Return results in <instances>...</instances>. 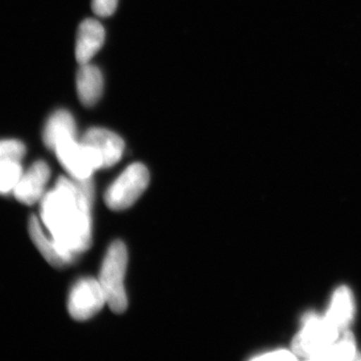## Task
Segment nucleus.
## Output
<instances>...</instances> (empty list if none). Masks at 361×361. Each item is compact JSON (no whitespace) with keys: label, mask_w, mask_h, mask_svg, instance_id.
Listing matches in <instances>:
<instances>
[{"label":"nucleus","mask_w":361,"mask_h":361,"mask_svg":"<svg viewBox=\"0 0 361 361\" xmlns=\"http://www.w3.org/2000/svg\"><path fill=\"white\" fill-rule=\"evenodd\" d=\"M94 188L90 179L61 177L42 200V224L61 250L71 258L87 251L92 244V204Z\"/></svg>","instance_id":"1"},{"label":"nucleus","mask_w":361,"mask_h":361,"mask_svg":"<svg viewBox=\"0 0 361 361\" xmlns=\"http://www.w3.org/2000/svg\"><path fill=\"white\" fill-rule=\"evenodd\" d=\"M127 248L122 241H116L109 248L99 272V281L106 299V305L115 313L127 310L125 281L127 270Z\"/></svg>","instance_id":"2"},{"label":"nucleus","mask_w":361,"mask_h":361,"mask_svg":"<svg viewBox=\"0 0 361 361\" xmlns=\"http://www.w3.org/2000/svg\"><path fill=\"white\" fill-rule=\"evenodd\" d=\"M302 322L303 329L292 341V350L297 356L312 360L338 338L339 330L325 317L307 313Z\"/></svg>","instance_id":"3"},{"label":"nucleus","mask_w":361,"mask_h":361,"mask_svg":"<svg viewBox=\"0 0 361 361\" xmlns=\"http://www.w3.org/2000/svg\"><path fill=\"white\" fill-rule=\"evenodd\" d=\"M148 169L142 164H133L118 176L104 195L106 206L111 210L130 208L149 186Z\"/></svg>","instance_id":"4"},{"label":"nucleus","mask_w":361,"mask_h":361,"mask_svg":"<svg viewBox=\"0 0 361 361\" xmlns=\"http://www.w3.org/2000/svg\"><path fill=\"white\" fill-rule=\"evenodd\" d=\"M54 151L73 179H90L94 171L103 169L99 154L77 137L59 142Z\"/></svg>","instance_id":"5"},{"label":"nucleus","mask_w":361,"mask_h":361,"mask_svg":"<svg viewBox=\"0 0 361 361\" xmlns=\"http://www.w3.org/2000/svg\"><path fill=\"white\" fill-rule=\"evenodd\" d=\"M106 304V296L99 279L84 278L71 289L68 312L73 319L85 322L99 313Z\"/></svg>","instance_id":"6"},{"label":"nucleus","mask_w":361,"mask_h":361,"mask_svg":"<svg viewBox=\"0 0 361 361\" xmlns=\"http://www.w3.org/2000/svg\"><path fill=\"white\" fill-rule=\"evenodd\" d=\"M51 177V169L44 161H37L23 171L13 193L20 203L33 205L42 200L45 187Z\"/></svg>","instance_id":"7"},{"label":"nucleus","mask_w":361,"mask_h":361,"mask_svg":"<svg viewBox=\"0 0 361 361\" xmlns=\"http://www.w3.org/2000/svg\"><path fill=\"white\" fill-rule=\"evenodd\" d=\"M80 141L92 147L101 157L103 168L116 165L122 158L125 142L120 135L103 128H92L85 132Z\"/></svg>","instance_id":"8"},{"label":"nucleus","mask_w":361,"mask_h":361,"mask_svg":"<svg viewBox=\"0 0 361 361\" xmlns=\"http://www.w3.org/2000/svg\"><path fill=\"white\" fill-rule=\"evenodd\" d=\"M104 42L103 25L97 20H85L80 23L75 42V58L80 65L90 63Z\"/></svg>","instance_id":"9"},{"label":"nucleus","mask_w":361,"mask_h":361,"mask_svg":"<svg viewBox=\"0 0 361 361\" xmlns=\"http://www.w3.org/2000/svg\"><path fill=\"white\" fill-rule=\"evenodd\" d=\"M28 232L35 245L39 249L47 262L56 268L66 267L73 262L75 259L71 258L61 250L54 240L45 234L44 228L35 216H32L28 222Z\"/></svg>","instance_id":"10"},{"label":"nucleus","mask_w":361,"mask_h":361,"mask_svg":"<svg viewBox=\"0 0 361 361\" xmlns=\"http://www.w3.org/2000/svg\"><path fill=\"white\" fill-rule=\"evenodd\" d=\"M77 137V125L70 111H54L45 123L42 139L47 148L54 149L59 142Z\"/></svg>","instance_id":"11"},{"label":"nucleus","mask_w":361,"mask_h":361,"mask_svg":"<svg viewBox=\"0 0 361 361\" xmlns=\"http://www.w3.org/2000/svg\"><path fill=\"white\" fill-rule=\"evenodd\" d=\"M104 78L101 71L90 63L80 65L77 75V90L80 102L85 106H94L102 97Z\"/></svg>","instance_id":"12"},{"label":"nucleus","mask_w":361,"mask_h":361,"mask_svg":"<svg viewBox=\"0 0 361 361\" xmlns=\"http://www.w3.org/2000/svg\"><path fill=\"white\" fill-rule=\"evenodd\" d=\"M355 315L353 293L348 286H341L332 296L330 307L325 318L338 330L348 329Z\"/></svg>","instance_id":"13"},{"label":"nucleus","mask_w":361,"mask_h":361,"mask_svg":"<svg viewBox=\"0 0 361 361\" xmlns=\"http://www.w3.org/2000/svg\"><path fill=\"white\" fill-rule=\"evenodd\" d=\"M356 355L355 337L346 331L339 339L329 346L322 353H318L312 360H353Z\"/></svg>","instance_id":"14"},{"label":"nucleus","mask_w":361,"mask_h":361,"mask_svg":"<svg viewBox=\"0 0 361 361\" xmlns=\"http://www.w3.org/2000/svg\"><path fill=\"white\" fill-rule=\"evenodd\" d=\"M23 174L20 161H0V194L13 192Z\"/></svg>","instance_id":"15"},{"label":"nucleus","mask_w":361,"mask_h":361,"mask_svg":"<svg viewBox=\"0 0 361 361\" xmlns=\"http://www.w3.org/2000/svg\"><path fill=\"white\" fill-rule=\"evenodd\" d=\"M25 152V144L18 140H0V161H20Z\"/></svg>","instance_id":"16"},{"label":"nucleus","mask_w":361,"mask_h":361,"mask_svg":"<svg viewBox=\"0 0 361 361\" xmlns=\"http://www.w3.org/2000/svg\"><path fill=\"white\" fill-rule=\"evenodd\" d=\"M118 6V0H92V7L94 13L99 16H110L115 13Z\"/></svg>","instance_id":"17"},{"label":"nucleus","mask_w":361,"mask_h":361,"mask_svg":"<svg viewBox=\"0 0 361 361\" xmlns=\"http://www.w3.org/2000/svg\"><path fill=\"white\" fill-rule=\"evenodd\" d=\"M296 355L293 353L284 349L271 351L260 356H255L253 360H296Z\"/></svg>","instance_id":"18"}]
</instances>
